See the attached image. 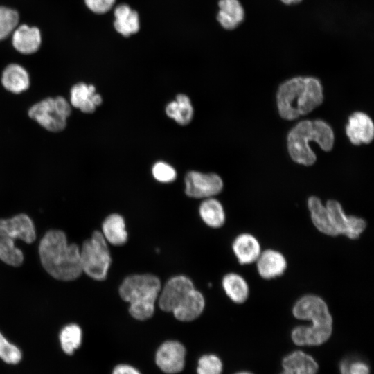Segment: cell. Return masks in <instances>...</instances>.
Here are the masks:
<instances>
[{
  "mask_svg": "<svg viewBox=\"0 0 374 374\" xmlns=\"http://www.w3.org/2000/svg\"><path fill=\"white\" fill-rule=\"evenodd\" d=\"M294 317L311 322L308 326L294 327L291 332L292 342L299 346H317L326 343L331 337L333 319L326 301L314 294L301 297L292 308Z\"/></svg>",
  "mask_w": 374,
  "mask_h": 374,
  "instance_id": "cell-1",
  "label": "cell"
},
{
  "mask_svg": "<svg viewBox=\"0 0 374 374\" xmlns=\"http://www.w3.org/2000/svg\"><path fill=\"white\" fill-rule=\"evenodd\" d=\"M39 255L45 270L56 279L72 280L82 273L80 249L76 244H68L62 231L45 233L39 245Z\"/></svg>",
  "mask_w": 374,
  "mask_h": 374,
  "instance_id": "cell-2",
  "label": "cell"
},
{
  "mask_svg": "<svg viewBox=\"0 0 374 374\" xmlns=\"http://www.w3.org/2000/svg\"><path fill=\"white\" fill-rule=\"evenodd\" d=\"M323 101L322 86L317 78L297 77L282 84L277 93L281 117L287 120L309 113Z\"/></svg>",
  "mask_w": 374,
  "mask_h": 374,
  "instance_id": "cell-3",
  "label": "cell"
},
{
  "mask_svg": "<svg viewBox=\"0 0 374 374\" xmlns=\"http://www.w3.org/2000/svg\"><path fill=\"white\" fill-rule=\"evenodd\" d=\"M161 288L159 278L150 274H133L121 283L118 292L121 298L129 303V313L135 319L150 318Z\"/></svg>",
  "mask_w": 374,
  "mask_h": 374,
  "instance_id": "cell-4",
  "label": "cell"
},
{
  "mask_svg": "<svg viewBox=\"0 0 374 374\" xmlns=\"http://www.w3.org/2000/svg\"><path fill=\"white\" fill-rule=\"evenodd\" d=\"M317 142L326 151L332 149L334 134L331 127L322 121H304L298 123L289 133L287 146L292 159L301 164L310 166L316 156L309 146V141Z\"/></svg>",
  "mask_w": 374,
  "mask_h": 374,
  "instance_id": "cell-5",
  "label": "cell"
},
{
  "mask_svg": "<svg viewBox=\"0 0 374 374\" xmlns=\"http://www.w3.org/2000/svg\"><path fill=\"white\" fill-rule=\"evenodd\" d=\"M35 237L34 224L27 215L19 214L10 219H0V260L11 266H20L24 256L15 247V241L20 239L30 244Z\"/></svg>",
  "mask_w": 374,
  "mask_h": 374,
  "instance_id": "cell-6",
  "label": "cell"
},
{
  "mask_svg": "<svg viewBox=\"0 0 374 374\" xmlns=\"http://www.w3.org/2000/svg\"><path fill=\"white\" fill-rule=\"evenodd\" d=\"M71 113V105L61 96L47 97L33 105L28 110V116L51 132L63 131Z\"/></svg>",
  "mask_w": 374,
  "mask_h": 374,
  "instance_id": "cell-7",
  "label": "cell"
},
{
  "mask_svg": "<svg viewBox=\"0 0 374 374\" xmlns=\"http://www.w3.org/2000/svg\"><path fill=\"white\" fill-rule=\"evenodd\" d=\"M80 253L82 272L96 280L107 278L112 258L107 242L101 232L94 231L83 242Z\"/></svg>",
  "mask_w": 374,
  "mask_h": 374,
  "instance_id": "cell-8",
  "label": "cell"
},
{
  "mask_svg": "<svg viewBox=\"0 0 374 374\" xmlns=\"http://www.w3.org/2000/svg\"><path fill=\"white\" fill-rule=\"evenodd\" d=\"M186 348L179 341L168 339L161 343L154 353L157 367L165 374H178L185 368Z\"/></svg>",
  "mask_w": 374,
  "mask_h": 374,
  "instance_id": "cell-9",
  "label": "cell"
},
{
  "mask_svg": "<svg viewBox=\"0 0 374 374\" xmlns=\"http://www.w3.org/2000/svg\"><path fill=\"white\" fill-rule=\"evenodd\" d=\"M326 206L337 235H344L354 240L358 238L366 229V221L357 216L346 215L338 202L328 200Z\"/></svg>",
  "mask_w": 374,
  "mask_h": 374,
  "instance_id": "cell-10",
  "label": "cell"
},
{
  "mask_svg": "<svg viewBox=\"0 0 374 374\" xmlns=\"http://www.w3.org/2000/svg\"><path fill=\"white\" fill-rule=\"evenodd\" d=\"M195 288L187 276L178 275L170 278L161 288L157 301L161 310L172 312L186 296Z\"/></svg>",
  "mask_w": 374,
  "mask_h": 374,
  "instance_id": "cell-11",
  "label": "cell"
},
{
  "mask_svg": "<svg viewBox=\"0 0 374 374\" xmlns=\"http://www.w3.org/2000/svg\"><path fill=\"white\" fill-rule=\"evenodd\" d=\"M186 194L193 198H209L222 190L223 182L216 174L190 171L185 177Z\"/></svg>",
  "mask_w": 374,
  "mask_h": 374,
  "instance_id": "cell-12",
  "label": "cell"
},
{
  "mask_svg": "<svg viewBox=\"0 0 374 374\" xmlns=\"http://www.w3.org/2000/svg\"><path fill=\"white\" fill-rule=\"evenodd\" d=\"M102 101L101 96L96 93V88L93 84L78 82L70 89V105L83 113H93Z\"/></svg>",
  "mask_w": 374,
  "mask_h": 374,
  "instance_id": "cell-13",
  "label": "cell"
},
{
  "mask_svg": "<svg viewBox=\"0 0 374 374\" xmlns=\"http://www.w3.org/2000/svg\"><path fill=\"white\" fill-rule=\"evenodd\" d=\"M256 262L259 275L267 280L282 276L287 266L283 254L271 249L261 251Z\"/></svg>",
  "mask_w": 374,
  "mask_h": 374,
  "instance_id": "cell-14",
  "label": "cell"
},
{
  "mask_svg": "<svg viewBox=\"0 0 374 374\" xmlns=\"http://www.w3.org/2000/svg\"><path fill=\"white\" fill-rule=\"evenodd\" d=\"M346 134L354 145L369 143L373 139L374 125L368 116L355 112L348 119Z\"/></svg>",
  "mask_w": 374,
  "mask_h": 374,
  "instance_id": "cell-15",
  "label": "cell"
},
{
  "mask_svg": "<svg viewBox=\"0 0 374 374\" xmlns=\"http://www.w3.org/2000/svg\"><path fill=\"white\" fill-rule=\"evenodd\" d=\"M281 365L283 369L279 374H317L319 371L315 359L299 350L285 355Z\"/></svg>",
  "mask_w": 374,
  "mask_h": 374,
  "instance_id": "cell-16",
  "label": "cell"
},
{
  "mask_svg": "<svg viewBox=\"0 0 374 374\" xmlns=\"http://www.w3.org/2000/svg\"><path fill=\"white\" fill-rule=\"evenodd\" d=\"M13 47L22 54L35 53L42 44V35L38 28L22 24L17 27L12 33Z\"/></svg>",
  "mask_w": 374,
  "mask_h": 374,
  "instance_id": "cell-17",
  "label": "cell"
},
{
  "mask_svg": "<svg viewBox=\"0 0 374 374\" xmlns=\"http://www.w3.org/2000/svg\"><path fill=\"white\" fill-rule=\"evenodd\" d=\"M1 83L8 91L19 94L30 86V78L27 70L18 64H8L3 71Z\"/></svg>",
  "mask_w": 374,
  "mask_h": 374,
  "instance_id": "cell-18",
  "label": "cell"
},
{
  "mask_svg": "<svg viewBox=\"0 0 374 374\" xmlns=\"http://www.w3.org/2000/svg\"><path fill=\"white\" fill-rule=\"evenodd\" d=\"M232 250L241 265L255 262L261 253L259 241L254 235L248 233H241L234 239Z\"/></svg>",
  "mask_w": 374,
  "mask_h": 374,
  "instance_id": "cell-19",
  "label": "cell"
},
{
  "mask_svg": "<svg viewBox=\"0 0 374 374\" xmlns=\"http://www.w3.org/2000/svg\"><path fill=\"white\" fill-rule=\"evenodd\" d=\"M204 307L205 299L203 294L194 288L172 310V313L177 320L188 322L198 318L203 312Z\"/></svg>",
  "mask_w": 374,
  "mask_h": 374,
  "instance_id": "cell-20",
  "label": "cell"
},
{
  "mask_svg": "<svg viewBox=\"0 0 374 374\" xmlns=\"http://www.w3.org/2000/svg\"><path fill=\"white\" fill-rule=\"evenodd\" d=\"M114 26L124 37L136 33L140 28L139 16L137 12L127 4L117 6L114 12Z\"/></svg>",
  "mask_w": 374,
  "mask_h": 374,
  "instance_id": "cell-21",
  "label": "cell"
},
{
  "mask_svg": "<svg viewBox=\"0 0 374 374\" xmlns=\"http://www.w3.org/2000/svg\"><path fill=\"white\" fill-rule=\"evenodd\" d=\"M218 6L217 18L224 28L234 29L243 21L244 12L238 0H220Z\"/></svg>",
  "mask_w": 374,
  "mask_h": 374,
  "instance_id": "cell-22",
  "label": "cell"
},
{
  "mask_svg": "<svg viewBox=\"0 0 374 374\" xmlns=\"http://www.w3.org/2000/svg\"><path fill=\"white\" fill-rule=\"evenodd\" d=\"M101 233L107 242L115 246L124 244L128 238L125 220L117 213L111 214L105 218Z\"/></svg>",
  "mask_w": 374,
  "mask_h": 374,
  "instance_id": "cell-23",
  "label": "cell"
},
{
  "mask_svg": "<svg viewBox=\"0 0 374 374\" xmlns=\"http://www.w3.org/2000/svg\"><path fill=\"white\" fill-rule=\"evenodd\" d=\"M308 206L314 226L323 234L337 236L326 206L323 205L321 200L317 197H310L308 200Z\"/></svg>",
  "mask_w": 374,
  "mask_h": 374,
  "instance_id": "cell-24",
  "label": "cell"
},
{
  "mask_svg": "<svg viewBox=\"0 0 374 374\" xmlns=\"http://www.w3.org/2000/svg\"><path fill=\"white\" fill-rule=\"evenodd\" d=\"M222 288L226 296L235 303L245 302L249 294V287L246 280L236 273L226 274L222 280Z\"/></svg>",
  "mask_w": 374,
  "mask_h": 374,
  "instance_id": "cell-25",
  "label": "cell"
},
{
  "mask_svg": "<svg viewBox=\"0 0 374 374\" xmlns=\"http://www.w3.org/2000/svg\"><path fill=\"white\" fill-rule=\"evenodd\" d=\"M199 213L202 221L211 228H220L225 222L224 208L216 199H205L199 206Z\"/></svg>",
  "mask_w": 374,
  "mask_h": 374,
  "instance_id": "cell-26",
  "label": "cell"
},
{
  "mask_svg": "<svg viewBox=\"0 0 374 374\" xmlns=\"http://www.w3.org/2000/svg\"><path fill=\"white\" fill-rule=\"evenodd\" d=\"M166 114L177 123L184 125L190 122L193 109L189 98L184 94H178L176 100L170 102L166 108Z\"/></svg>",
  "mask_w": 374,
  "mask_h": 374,
  "instance_id": "cell-27",
  "label": "cell"
},
{
  "mask_svg": "<svg viewBox=\"0 0 374 374\" xmlns=\"http://www.w3.org/2000/svg\"><path fill=\"white\" fill-rule=\"evenodd\" d=\"M59 339L63 352L71 355L82 344V329L75 323L65 326L60 332Z\"/></svg>",
  "mask_w": 374,
  "mask_h": 374,
  "instance_id": "cell-28",
  "label": "cell"
},
{
  "mask_svg": "<svg viewBox=\"0 0 374 374\" xmlns=\"http://www.w3.org/2000/svg\"><path fill=\"white\" fill-rule=\"evenodd\" d=\"M224 364L222 359L216 354L202 355L196 364V374H222Z\"/></svg>",
  "mask_w": 374,
  "mask_h": 374,
  "instance_id": "cell-29",
  "label": "cell"
},
{
  "mask_svg": "<svg viewBox=\"0 0 374 374\" xmlns=\"http://www.w3.org/2000/svg\"><path fill=\"white\" fill-rule=\"evenodd\" d=\"M18 12L10 8L0 6V41L6 39L17 27Z\"/></svg>",
  "mask_w": 374,
  "mask_h": 374,
  "instance_id": "cell-30",
  "label": "cell"
},
{
  "mask_svg": "<svg viewBox=\"0 0 374 374\" xmlns=\"http://www.w3.org/2000/svg\"><path fill=\"white\" fill-rule=\"evenodd\" d=\"M0 359L8 364H17L22 359L19 348L10 342L0 332Z\"/></svg>",
  "mask_w": 374,
  "mask_h": 374,
  "instance_id": "cell-31",
  "label": "cell"
},
{
  "mask_svg": "<svg viewBox=\"0 0 374 374\" xmlns=\"http://www.w3.org/2000/svg\"><path fill=\"white\" fill-rule=\"evenodd\" d=\"M340 374H370L368 364L357 358H346L339 364Z\"/></svg>",
  "mask_w": 374,
  "mask_h": 374,
  "instance_id": "cell-32",
  "label": "cell"
},
{
  "mask_svg": "<svg viewBox=\"0 0 374 374\" xmlns=\"http://www.w3.org/2000/svg\"><path fill=\"white\" fill-rule=\"evenodd\" d=\"M152 175L157 181L163 183L174 181L177 176L174 168L163 161H159L154 165Z\"/></svg>",
  "mask_w": 374,
  "mask_h": 374,
  "instance_id": "cell-33",
  "label": "cell"
},
{
  "mask_svg": "<svg viewBox=\"0 0 374 374\" xmlns=\"http://www.w3.org/2000/svg\"><path fill=\"white\" fill-rule=\"evenodd\" d=\"M87 7L96 14H104L114 6L116 0H84Z\"/></svg>",
  "mask_w": 374,
  "mask_h": 374,
  "instance_id": "cell-34",
  "label": "cell"
},
{
  "mask_svg": "<svg viewBox=\"0 0 374 374\" xmlns=\"http://www.w3.org/2000/svg\"><path fill=\"white\" fill-rule=\"evenodd\" d=\"M111 374H142V373L130 364L120 363L114 366Z\"/></svg>",
  "mask_w": 374,
  "mask_h": 374,
  "instance_id": "cell-35",
  "label": "cell"
},
{
  "mask_svg": "<svg viewBox=\"0 0 374 374\" xmlns=\"http://www.w3.org/2000/svg\"><path fill=\"white\" fill-rule=\"evenodd\" d=\"M283 3L290 5V4H294V3H298L301 2L302 0H280Z\"/></svg>",
  "mask_w": 374,
  "mask_h": 374,
  "instance_id": "cell-36",
  "label": "cell"
},
{
  "mask_svg": "<svg viewBox=\"0 0 374 374\" xmlns=\"http://www.w3.org/2000/svg\"><path fill=\"white\" fill-rule=\"evenodd\" d=\"M234 374H253V373L247 371H241L236 372Z\"/></svg>",
  "mask_w": 374,
  "mask_h": 374,
  "instance_id": "cell-37",
  "label": "cell"
}]
</instances>
